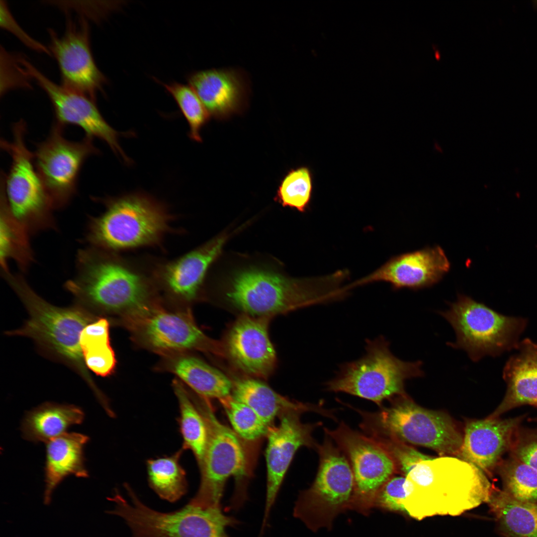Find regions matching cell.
<instances>
[{"mask_svg":"<svg viewBox=\"0 0 537 537\" xmlns=\"http://www.w3.org/2000/svg\"><path fill=\"white\" fill-rule=\"evenodd\" d=\"M203 415L208 429V441L199 466L201 479L199 488L189 504L202 507H220L227 480L236 479L234 492L228 509L238 510L248 499V458L245 442L235 432L217 418L208 400L193 397Z\"/></svg>","mask_w":537,"mask_h":537,"instance_id":"cell-6","label":"cell"},{"mask_svg":"<svg viewBox=\"0 0 537 537\" xmlns=\"http://www.w3.org/2000/svg\"><path fill=\"white\" fill-rule=\"evenodd\" d=\"M173 387L179 406L178 421L182 439L181 448L192 451L199 466L208 441V429L205 421L190 393L183 386L182 383L175 379Z\"/></svg>","mask_w":537,"mask_h":537,"instance_id":"cell-33","label":"cell"},{"mask_svg":"<svg viewBox=\"0 0 537 537\" xmlns=\"http://www.w3.org/2000/svg\"><path fill=\"white\" fill-rule=\"evenodd\" d=\"M313 411L322 414L319 405L307 404L303 407L287 411L279 418L277 426H270L267 437L266 450L267 488L262 529L268 521L286 473L297 450L301 447L316 449L318 444L312 437L320 423L306 424L301 421L302 414Z\"/></svg>","mask_w":537,"mask_h":537,"instance_id":"cell-17","label":"cell"},{"mask_svg":"<svg viewBox=\"0 0 537 537\" xmlns=\"http://www.w3.org/2000/svg\"><path fill=\"white\" fill-rule=\"evenodd\" d=\"M446 311L439 312L456 335L454 348L465 351L473 361L517 349L527 325L525 319L500 314L470 297L458 294Z\"/></svg>","mask_w":537,"mask_h":537,"instance_id":"cell-10","label":"cell"},{"mask_svg":"<svg viewBox=\"0 0 537 537\" xmlns=\"http://www.w3.org/2000/svg\"><path fill=\"white\" fill-rule=\"evenodd\" d=\"M488 503L500 537H537V503L494 487Z\"/></svg>","mask_w":537,"mask_h":537,"instance_id":"cell-27","label":"cell"},{"mask_svg":"<svg viewBox=\"0 0 537 537\" xmlns=\"http://www.w3.org/2000/svg\"><path fill=\"white\" fill-rule=\"evenodd\" d=\"M0 263L1 272L9 270L12 260L24 272L34 261V254L27 229L15 218L8 207L3 183L0 180Z\"/></svg>","mask_w":537,"mask_h":537,"instance_id":"cell-29","label":"cell"},{"mask_svg":"<svg viewBox=\"0 0 537 537\" xmlns=\"http://www.w3.org/2000/svg\"><path fill=\"white\" fill-rule=\"evenodd\" d=\"M230 236L224 233L178 258L155 264L152 270L159 291L181 302L194 300L208 268Z\"/></svg>","mask_w":537,"mask_h":537,"instance_id":"cell-19","label":"cell"},{"mask_svg":"<svg viewBox=\"0 0 537 537\" xmlns=\"http://www.w3.org/2000/svg\"><path fill=\"white\" fill-rule=\"evenodd\" d=\"M89 439L82 434L65 433L46 443L45 505L50 504L54 490L67 476L88 477L83 450Z\"/></svg>","mask_w":537,"mask_h":537,"instance_id":"cell-25","label":"cell"},{"mask_svg":"<svg viewBox=\"0 0 537 537\" xmlns=\"http://www.w3.org/2000/svg\"><path fill=\"white\" fill-rule=\"evenodd\" d=\"M231 395L252 408L269 426L284 413L303 407L307 404L291 400L253 378L236 381Z\"/></svg>","mask_w":537,"mask_h":537,"instance_id":"cell-30","label":"cell"},{"mask_svg":"<svg viewBox=\"0 0 537 537\" xmlns=\"http://www.w3.org/2000/svg\"><path fill=\"white\" fill-rule=\"evenodd\" d=\"M422 365L421 361H405L396 357L389 343L380 336L367 340L365 354L343 364L325 386L330 391L351 394L381 407L385 400L404 394L407 379L424 375Z\"/></svg>","mask_w":537,"mask_h":537,"instance_id":"cell-9","label":"cell"},{"mask_svg":"<svg viewBox=\"0 0 537 537\" xmlns=\"http://www.w3.org/2000/svg\"><path fill=\"white\" fill-rule=\"evenodd\" d=\"M405 477L392 476L380 488L376 493L374 507L392 511L406 513L403 505L405 491L403 488Z\"/></svg>","mask_w":537,"mask_h":537,"instance_id":"cell-39","label":"cell"},{"mask_svg":"<svg viewBox=\"0 0 537 537\" xmlns=\"http://www.w3.org/2000/svg\"><path fill=\"white\" fill-rule=\"evenodd\" d=\"M3 278L23 304L28 318L19 329L5 334L31 339L41 354L74 370L85 381L99 401L105 396L97 387L83 358L80 337L84 329L99 318L78 304L54 305L39 296L23 276L8 271Z\"/></svg>","mask_w":537,"mask_h":537,"instance_id":"cell-3","label":"cell"},{"mask_svg":"<svg viewBox=\"0 0 537 537\" xmlns=\"http://www.w3.org/2000/svg\"><path fill=\"white\" fill-rule=\"evenodd\" d=\"M510 450L513 458L537 469V431L519 429Z\"/></svg>","mask_w":537,"mask_h":537,"instance_id":"cell-40","label":"cell"},{"mask_svg":"<svg viewBox=\"0 0 537 537\" xmlns=\"http://www.w3.org/2000/svg\"><path fill=\"white\" fill-rule=\"evenodd\" d=\"M109 326L108 320L99 318L88 325L80 337L87 368L101 377L112 374L116 364L115 353L110 345Z\"/></svg>","mask_w":537,"mask_h":537,"instance_id":"cell-32","label":"cell"},{"mask_svg":"<svg viewBox=\"0 0 537 537\" xmlns=\"http://www.w3.org/2000/svg\"><path fill=\"white\" fill-rule=\"evenodd\" d=\"M64 127L55 122L33 153L35 168L54 209L70 202L85 161L99 154L93 138L85 136L80 141H70L64 135Z\"/></svg>","mask_w":537,"mask_h":537,"instance_id":"cell-14","label":"cell"},{"mask_svg":"<svg viewBox=\"0 0 537 537\" xmlns=\"http://www.w3.org/2000/svg\"><path fill=\"white\" fill-rule=\"evenodd\" d=\"M235 433L246 442L267 436L270 426L249 406L231 395L219 400Z\"/></svg>","mask_w":537,"mask_h":537,"instance_id":"cell-36","label":"cell"},{"mask_svg":"<svg viewBox=\"0 0 537 537\" xmlns=\"http://www.w3.org/2000/svg\"><path fill=\"white\" fill-rule=\"evenodd\" d=\"M269 319L244 314L227 335L225 355L236 367L250 376L267 378L274 369L276 357L268 333Z\"/></svg>","mask_w":537,"mask_h":537,"instance_id":"cell-21","label":"cell"},{"mask_svg":"<svg viewBox=\"0 0 537 537\" xmlns=\"http://www.w3.org/2000/svg\"><path fill=\"white\" fill-rule=\"evenodd\" d=\"M0 25L2 28L11 32L28 48L51 56L48 47L32 38L20 26L11 15L5 1L0 0Z\"/></svg>","mask_w":537,"mask_h":537,"instance_id":"cell-41","label":"cell"},{"mask_svg":"<svg viewBox=\"0 0 537 537\" xmlns=\"http://www.w3.org/2000/svg\"><path fill=\"white\" fill-rule=\"evenodd\" d=\"M405 477L403 505L418 520L461 515L488 503L494 488L480 469L451 455L423 460Z\"/></svg>","mask_w":537,"mask_h":537,"instance_id":"cell-2","label":"cell"},{"mask_svg":"<svg viewBox=\"0 0 537 537\" xmlns=\"http://www.w3.org/2000/svg\"><path fill=\"white\" fill-rule=\"evenodd\" d=\"M76 263V274L65 288L97 318H121L159 300L152 268L91 246L78 251Z\"/></svg>","mask_w":537,"mask_h":537,"instance_id":"cell-1","label":"cell"},{"mask_svg":"<svg viewBox=\"0 0 537 537\" xmlns=\"http://www.w3.org/2000/svg\"><path fill=\"white\" fill-rule=\"evenodd\" d=\"M313 178L309 168L302 166L291 170L279 185L275 200L283 207L305 212L310 202Z\"/></svg>","mask_w":537,"mask_h":537,"instance_id":"cell-37","label":"cell"},{"mask_svg":"<svg viewBox=\"0 0 537 537\" xmlns=\"http://www.w3.org/2000/svg\"><path fill=\"white\" fill-rule=\"evenodd\" d=\"M398 398L379 411L356 409L365 435L428 448L445 455H458L463 435L448 416L421 407L404 395Z\"/></svg>","mask_w":537,"mask_h":537,"instance_id":"cell-7","label":"cell"},{"mask_svg":"<svg viewBox=\"0 0 537 537\" xmlns=\"http://www.w3.org/2000/svg\"><path fill=\"white\" fill-rule=\"evenodd\" d=\"M181 448L169 456L149 459L147 477L151 488L162 499L174 503L187 492L186 472L180 461Z\"/></svg>","mask_w":537,"mask_h":537,"instance_id":"cell-31","label":"cell"},{"mask_svg":"<svg viewBox=\"0 0 537 537\" xmlns=\"http://www.w3.org/2000/svg\"><path fill=\"white\" fill-rule=\"evenodd\" d=\"M20 62L27 75L48 96L54 111L56 123L63 127L67 125L80 127L86 136L101 139L124 161H130L120 146L119 133L105 121L95 101L85 94L55 83L24 57L21 58Z\"/></svg>","mask_w":537,"mask_h":537,"instance_id":"cell-18","label":"cell"},{"mask_svg":"<svg viewBox=\"0 0 537 537\" xmlns=\"http://www.w3.org/2000/svg\"><path fill=\"white\" fill-rule=\"evenodd\" d=\"M316 450L319 456L317 474L311 486L300 493L293 509L294 516L310 530L330 529L334 519L350 509L355 482L349 461L325 434Z\"/></svg>","mask_w":537,"mask_h":537,"instance_id":"cell-12","label":"cell"},{"mask_svg":"<svg viewBox=\"0 0 537 537\" xmlns=\"http://www.w3.org/2000/svg\"><path fill=\"white\" fill-rule=\"evenodd\" d=\"M162 84L174 98L185 118L189 126L190 138L195 141L201 142V129L210 115L198 95L188 84L177 82Z\"/></svg>","mask_w":537,"mask_h":537,"instance_id":"cell-35","label":"cell"},{"mask_svg":"<svg viewBox=\"0 0 537 537\" xmlns=\"http://www.w3.org/2000/svg\"><path fill=\"white\" fill-rule=\"evenodd\" d=\"M450 263L439 246L393 256L370 274L348 285L350 289L369 283H389L394 289L418 290L439 282L449 270Z\"/></svg>","mask_w":537,"mask_h":537,"instance_id":"cell-20","label":"cell"},{"mask_svg":"<svg viewBox=\"0 0 537 537\" xmlns=\"http://www.w3.org/2000/svg\"><path fill=\"white\" fill-rule=\"evenodd\" d=\"M188 85L197 93L210 115L226 117L242 111L251 91V81L242 69L214 68L191 73Z\"/></svg>","mask_w":537,"mask_h":537,"instance_id":"cell-22","label":"cell"},{"mask_svg":"<svg viewBox=\"0 0 537 537\" xmlns=\"http://www.w3.org/2000/svg\"><path fill=\"white\" fill-rule=\"evenodd\" d=\"M12 131L11 141L0 140L1 148L11 159L8 174H1L9 210L30 235L55 229L54 209L35 168L33 153L26 145V123L16 122Z\"/></svg>","mask_w":537,"mask_h":537,"instance_id":"cell-11","label":"cell"},{"mask_svg":"<svg viewBox=\"0 0 537 537\" xmlns=\"http://www.w3.org/2000/svg\"><path fill=\"white\" fill-rule=\"evenodd\" d=\"M121 319L136 342L155 352L167 356L188 351L225 355L224 346L199 328L189 310L168 309L158 300Z\"/></svg>","mask_w":537,"mask_h":537,"instance_id":"cell-13","label":"cell"},{"mask_svg":"<svg viewBox=\"0 0 537 537\" xmlns=\"http://www.w3.org/2000/svg\"><path fill=\"white\" fill-rule=\"evenodd\" d=\"M124 487L130 502L115 490L108 498L114 503V508L106 513L122 518L131 537H229L227 528L239 524L224 513L221 506L202 508L188 503L174 512H158L142 502L129 485Z\"/></svg>","mask_w":537,"mask_h":537,"instance_id":"cell-8","label":"cell"},{"mask_svg":"<svg viewBox=\"0 0 537 537\" xmlns=\"http://www.w3.org/2000/svg\"><path fill=\"white\" fill-rule=\"evenodd\" d=\"M324 431L346 455L353 471L355 488L350 509L368 514L376 493L397 470L393 458L372 438L344 422L334 430L325 428Z\"/></svg>","mask_w":537,"mask_h":537,"instance_id":"cell-15","label":"cell"},{"mask_svg":"<svg viewBox=\"0 0 537 537\" xmlns=\"http://www.w3.org/2000/svg\"><path fill=\"white\" fill-rule=\"evenodd\" d=\"M370 437L388 451L396 464L397 470L399 469L405 476L418 463L431 458L397 441L379 437Z\"/></svg>","mask_w":537,"mask_h":537,"instance_id":"cell-38","label":"cell"},{"mask_svg":"<svg viewBox=\"0 0 537 537\" xmlns=\"http://www.w3.org/2000/svg\"><path fill=\"white\" fill-rule=\"evenodd\" d=\"M67 13L65 31L59 36L48 29L49 49L55 58L64 87L85 94L95 101L106 79L94 61L90 44L88 20L80 16L75 19Z\"/></svg>","mask_w":537,"mask_h":537,"instance_id":"cell-16","label":"cell"},{"mask_svg":"<svg viewBox=\"0 0 537 537\" xmlns=\"http://www.w3.org/2000/svg\"><path fill=\"white\" fill-rule=\"evenodd\" d=\"M168 358L167 369L200 397L219 400L231 395L233 383L222 372L199 358L181 354Z\"/></svg>","mask_w":537,"mask_h":537,"instance_id":"cell-26","label":"cell"},{"mask_svg":"<svg viewBox=\"0 0 537 537\" xmlns=\"http://www.w3.org/2000/svg\"><path fill=\"white\" fill-rule=\"evenodd\" d=\"M84 418L83 411L77 406L46 402L25 415L21 430L26 440L47 443L65 433L70 426L81 424Z\"/></svg>","mask_w":537,"mask_h":537,"instance_id":"cell-28","label":"cell"},{"mask_svg":"<svg viewBox=\"0 0 537 537\" xmlns=\"http://www.w3.org/2000/svg\"><path fill=\"white\" fill-rule=\"evenodd\" d=\"M503 490L519 500L537 503V469L512 457L498 465Z\"/></svg>","mask_w":537,"mask_h":537,"instance_id":"cell-34","label":"cell"},{"mask_svg":"<svg viewBox=\"0 0 537 537\" xmlns=\"http://www.w3.org/2000/svg\"><path fill=\"white\" fill-rule=\"evenodd\" d=\"M523 418L488 417L468 422L458 456L491 475L510 449Z\"/></svg>","mask_w":537,"mask_h":537,"instance_id":"cell-23","label":"cell"},{"mask_svg":"<svg viewBox=\"0 0 537 537\" xmlns=\"http://www.w3.org/2000/svg\"><path fill=\"white\" fill-rule=\"evenodd\" d=\"M516 349L517 353L510 358L503 370L507 383L505 396L490 418L523 405L537 407V343L526 339Z\"/></svg>","mask_w":537,"mask_h":537,"instance_id":"cell-24","label":"cell"},{"mask_svg":"<svg viewBox=\"0 0 537 537\" xmlns=\"http://www.w3.org/2000/svg\"><path fill=\"white\" fill-rule=\"evenodd\" d=\"M345 277L342 270L321 277L298 279L270 271L247 269L231 277L224 295L229 303L244 314L270 318L343 298L346 293L341 284Z\"/></svg>","mask_w":537,"mask_h":537,"instance_id":"cell-4","label":"cell"},{"mask_svg":"<svg viewBox=\"0 0 537 537\" xmlns=\"http://www.w3.org/2000/svg\"><path fill=\"white\" fill-rule=\"evenodd\" d=\"M98 199L104 210L89 219L85 239L89 246L116 253L155 247L171 231L172 214L150 195L138 192Z\"/></svg>","mask_w":537,"mask_h":537,"instance_id":"cell-5","label":"cell"}]
</instances>
